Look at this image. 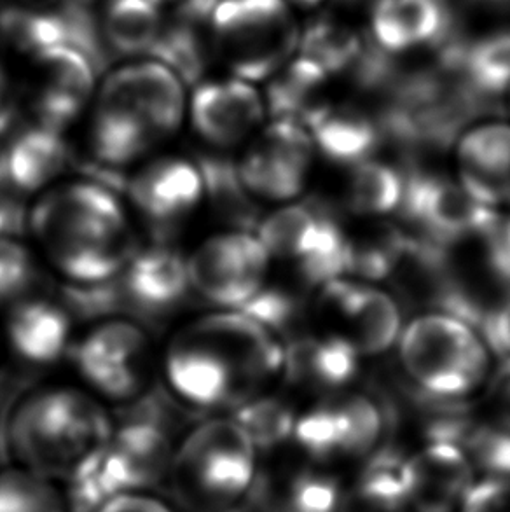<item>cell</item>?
Instances as JSON below:
<instances>
[{
    "mask_svg": "<svg viewBox=\"0 0 510 512\" xmlns=\"http://www.w3.org/2000/svg\"><path fill=\"white\" fill-rule=\"evenodd\" d=\"M271 327L245 310H214L182 322L159 353V373L177 401L212 415L261 397L283 371Z\"/></svg>",
    "mask_w": 510,
    "mask_h": 512,
    "instance_id": "1",
    "label": "cell"
},
{
    "mask_svg": "<svg viewBox=\"0 0 510 512\" xmlns=\"http://www.w3.org/2000/svg\"><path fill=\"white\" fill-rule=\"evenodd\" d=\"M133 215L109 187L63 179L34 196L27 228L49 270L76 285L111 282L125 270L133 243Z\"/></svg>",
    "mask_w": 510,
    "mask_h": 512,
    "instance_id": "2",
    "label": "cell"
},
{
    "mask_svg": "<svg viewBox=\"0 0 510 512\" xmlns=\"http://www.w3.org/2000/svg\"><path fill=\"white\" fill-rule=\"evenodd\" d=\"M184 83L154 58L128 63L105 77L86 112V146L95 161L133 168L166 151L187 123Z\"/></svg>",
    "mask_w": 510,
    "mask_h": 512,
    "instance_id": "3",
    "label": "cell"
},
{
    "mask_svg": "<svg viewBox=\"0 0 510 512\" xmlns=\"http://www.w3.org/2000/svg\"><path fill=\"white\" fill-rule=\"evenodd\" d=\"M116 423L77 381H48L14 402L4 425L7 462L69 486L98 457Z\"/></svg>",
    "mask_w": 510,
    "mask_h": 512,
    "instance_id": "4",
    "label": "cell"
},
{
    "mask_svg": "<svg viewBox=\"0 0 510 512\" xmlns=\"http://www.w3.org/2000/svg\"><path fill=\"white\" fill-rule=\"evenodd\" d=\"M259 448L235 416L212 415L173 446L165 493L184 512L245 504L259 483Z\"/></svg>",
    "mask_w": 510,
    "mask_h": 512,
    "instance_id": "5",
    "label": "cell"
},
{
    "mask_svg": "<svg viewBox=\"0 0 510 512\" xmlns=\"http://www.w3.org/2000/svg\"><path fill=\"white\" fill-rule=\"evenodd\" d=\"M69 359L77 383L107 406L144 397L159 371L151 336L130 319L91 324L77 334Z\"/></svg>",
    "mask_w": 510,
    "mask_h": 512,
    "instance_id": "6",
    "label": "cell"
},
{
    "mask_svg": "<svg viewBox=\"0 0 510 512\" xmlns=\"http://www.w3.org/2000/svg\"><path fill=\"white\" fill-rule=\"evenodd\" d=\"M287 0H221L212 18L214 56L249 83L275 76L299 46Z\"/></svg>",
    "mask_w": 510,
    "mask_h": 512,
    "instance_id": "7",
    "label": "cell"
},
{
    "mask_svg": "<svg viewBox=\"0 0 510 512\" xmlns=\"http://www.w3.org/2000/svg\"><path fill=\"white\" fill-rule=\"evenodd\" d=\"M470 327L455 315L430 313L413 320L402 334V366L428 397L451 401L483 381L488 355Z\"/></svg>",
    "mask_w": 510,
    "mask_h": 512,
    "instance_id": "8",
    "label": "cell"
},
{
    "mask_svg": "<svg viewBox=\"0 0 510 512\" xmlns=\"http://www.w3.org/2000/svg\"><path fill=\"white\" fill-rule=\"evenodd\" d=\"M173 446L175 441L154 423L116 425L90 467L67 486L77 512L114 495L165 492Z\"/></svg>",
    "mask_w": 510,
    "mask_h": 512,
    "instance_id": "9",
    "label": "cell"
},
{
    "mask_svg": "<svg viewBox=\"0 0 510 512\" xmlns=\"http://www.w3.org/2000/svg\"><path fill=\"white\" fill-rule=\"evenodd\" d=\"M186 263L196 296L215 310H247L266 289L271 256L259 236L229 229L196 243Z\"/></svg>",
    "mask_w": 510,
    "mask_h": 512,
    "instance_id": "10",
    "label": "cell"
},
{
    "mask_svg": "<svg viewBox=\"0 0 510 512\" xmlns=\"http://www.w3.org/2000/svg\"><path fill=\"white\" fill-rule=\"evenodd\" d=\"M130 170L125 201L135 221L156 229L182 228L205 203L203 173L184 154L166 149Z\"/></svg>",
    "mask_w": 510,
    "mask_h": 512,
    "instance_id": "11",
    "label": "cell"
},
{
    "mask_svg": "<svg viewBox=\"0 0 510 512\" xmlns=\"http://www.w3.org/2000/svg\"><path fill=\"white\" fill-rule=\"evenodd\" d=\"M313 149L315 144L303 123L275 119L242 147L236 165L238 184L255 200H292L306 184Z\"/></svg>",
    "mask_w": 510,
    "mask_h": 512,
    "instance_id": "12",
    "label": "cell"
},
{
    "mask_svg": "<svg viewBox=\"0 0 510 512\" xmlns=\"http://www.w3.org/2000/svg\"><path fill=\"white\" fill-rule=\"evenodd\" d=\"M95 65L72 46H55L32 56L28 111L37 125L67 133L86 118L95 97Z\"/></svg>",
    "mask_w": 510,
    "mask_h": 512,
    "instance_id": "13",
    "label": "cell"
},
{
    "mask_svg": "<svg viewBox=\"0 0 510 512\" xmlns=\"http://www.w3.org/2000/svg\"><path fill=\"white\" fill-rule=\"evenodd\" d=\"M264 114L259 91L235 76L198 84L187 102V125L194 137L221 153L247 146L261 130Z\"/></svg>",
    "mask_w": 510,
    "mask_h": 512,
    "instance_id": "14",
    "label": "cell"
},
{
    "mask_svg": "<svg viewBox=\"0 0 510 512\" xmlns=\"http://www.w3.org/2000/svg\"><path fill=\"white\" fill-rule=\"evenodd\" d=\"M402 208L427 231L428 238L444 245L486 233L500 224L493 208L474 198L462 184L435 173L416 172L406 180Z\"/></svg>",
    "mask_w": 510,
    "mask_h": 512,
    "instance_id": "15",
    "label": "cell"
},
{
    "mask_svg": "<svg viewBox=\"0 0 510 512\" xmlns=\"http://www.w3.org/2000/svg\"><path fill=\"white\" fill-rule=\"evenodd\" d=\"M2 348L30 367H51L69 357L76 341L70 313L55 299L37 292L4 310Z\"/></svg>",
    "mask_w": 510,
    "mask_h": 512,
    "instance_id": "16",
    "label": "cell"
},
{
    "mask_svg": "<svg viewBox=\"0 0 510 512\" xmlns=\"http://www.w3.org/2000/svg\"><path fill=\"white\" fill-rule=\"evenodd\" d=\"M322 305L332 319L345 324V338L359 353L385 352L399 336V306L373 287L332 280L325 284Z\"/></svg>",
    "mask_w": 510,
    "mask_h": 512,
    "instance_id": "17",
    "label": "cell"
},
{
    "mask_svg": "<svg viewBox=\"0 0 510 512\" xmlns=\"http://www.w3.org/2000/svg\"><path fill=\"white\" fill-rule=\"evenodd\" d=\"M446 0H383L373 9V39L392 55L441 48L455 34Z\"/></svg>",
    "mask_w": 510,
    "mask_h": 512,
    "instance_id": "18",
    "label": "cell"
},
{
    "mask_svg": "<svg viewBox=\"0 0 510 512\" xmlns=\"http://www.w3.org/2000/svg\"><path fill=\"white\" fill-rule=\"evenodd\" d=\"M221 0H177L170 18L163 20L151 58L165 63L184 81L196 79L214 60L212 18Z\"/></svg>",
    "mask_w": 510,
    "mask_h": 512,
    "instance_id": "19",
    "label": "cell"
},
{
    "mask_svg": "<svg viewBox=\"0 0 510 512\" xmlns=\"http://www.w3.org/2000/svg\"><path fill=\"white\" fill-rule=\"evenodd\" d=\"M0 163L9 186L37 196L63 180L69 165L65 133L32 123L7 142L0 153Z\"/></svg>",
    "mask_w": 510,
    "mask_h": 512,
    "instance_id": "20",
    "label": "cell"
},
{
    "mask_svg": "<svg viewBox=\"0 0 510 512\" xmlns=\"http://www.w3.org/2000/svg\"><path fill=\"white\" fill-rule=\"evenodd\" d=\"M119 277L131 303L149 313L170 312L191 292L186 256L168 245L135 250Z\"/></svg>",
    "mask_w": 510,
    "mask_h": 512,
    "instance_id": "21",
    "label": "cell"
},
{
    "mask_svg": "<svg viewBox=\"0 0 510 512\" xmlns=\"http://www.w3.org/2000/svg\"><path fill=\"white\" fill-rule=\"evenodd\" d=\"M462 186L474 198L495 207L510 200V126H477L458 142Z\"/></svg>",
    "mask_w": 510,
    "mask_h": 512,
    "instance_id": "22",
    "label": "cell"
},
{
    "mask_svg": "<svg viewBox=\"0 0 510 512\" xmlns=\"http://www.w3.org/2000/svg\"><path fill=\"white\" fill-rule=\"evenodd\" d=\"M472 485V462L462 448L430 443L409 458V500L418 509L448 512Z\"/></svg>",
    "mask_w": 510,
    "mask_h": 512,
    "instance_id": "23",
    "label": "cell"
},
{
    "mask_svg": "<svg viewBox=\"0 0 510 512\" xmlns=\"http://www.w3.org/2000/svg\"><path fill=\"white\" fill-rule=\"evenodd\" d=\"M303 125L308 126L313 144L327 160L341 165H359L369 160L385 135L380 119L350 105L322 104L308 114Z\"/></svg>",
    "mask_w": 510,
    "mask_h": 512,
    "instance_id": "24",
    "label": "cell"
},
{
    "mask_svg": "<svg viewBox=\"0 0 510 512\" xmlns=\"http://www.w3.org/2000/svg\"><path fill=\"white\" fill-rule=\"evenodd\" d=\"M359 369V350L341 334L303 336L285 350L283 371L290 383L304 388H338Z\"/></svg>",
    "mask_w": 510,
    "mask_h": 512,
    "instance_id": "25",
    "label": "cell"
},
{
    "mask_svg": "<svg viewBox=\"0 0 510 512\" xmlns=\"http://www.w3.org/2000/svg\"><path fill=\"white\" fill-rule=\"evenodd\" d=\"M329 214L327 208L315 203L283 207L262 219L255 235L271 259L301 263L315 247Z\"/></svg>",
    "mask_w": 510,
    "mask_h": 512,
    "instance_id": "26",
    "label": "cell"
},
{
    "mask_svg": "<svg viewBox=\"0 0 510 512\" xmlns=\"http://www.w3.org/2000/svg\"><path fill=\"white\" fill-rule=\"evenodd\" d=\"M159 7L156 0H109L102 23L107 48L126 56L149 55L165 20Z\"/></svg>",
    "mask_w": 510,
    "mask_h": 512,
    "instance_id": "27",
    "label": "cell"
},
{
    "mask_svg": "<svg viewBox=\"0 0 510 512\" xmlns=\"http://www.w3.org/2000/svg\"><path fill=\"white\" fill-rule=\"evenodd\" d=\"M0 512H77L69 488L21 465H0Z\"/></svg>",
    "mask_w": 510,
    "mask_h": 512,
    "instance_id": "28",
    "label": "cell"
},
{
    "mask_svg": "<svg viewBox=\"0 0 510 512\" xmlns=\"http://www.w3.org/2000/svg\"><path fill=\"white\" fill-rule=\"evenodd\" d=\"M329 74L304 56L292 58L273 76L268 90V111L275 119H294L303 123L315 111L318 97Z\"/></svg>",
    "mask_w": 510,
    "mask_h": 512,
    "instance_id": "29",
    "label": "cell"
},
{
    "mask_svg": "<svg viewBox=\"0 0 510 512\" xmlns=\"http://www.w3.org/2000/svg\"><path fill=\"white\" fill-rule=\"evenodd\" d=\"M458 69L472 90L484 98L500 97L510 90V30L465 42Z\"/></svg>",
    "mask_w": 510,
    "mask_h": 512,
    "instance_id": "30",
    "label": "cell"
},
{
    "mask_svg": "<svg viewBox=\"0 0 510 512\" xmlns=\"http://www.w3.org/2000/svg\"><path fill=\"white\" fill-rule=\"evenodd\" d=\"M366 42L353 28L346 27L345 23L332 18H320L313 21L299 37L297 51L332 76L352 70Z\"/></svg>",
    "mask_w": 510,
    "mask_h": 512,
    "instance_id": "31",
    "label": "cell"
},
{
    "mask_svg": "<svg viewBox=\"0 0 510 512\" xmlns=\"http://www.w3.org/2000/svg\"><path fill=\"white\" fill-rule=\"evenodd\" d=\"M406 180L395 168L381 161H362L355 165L348 180L346 201L359 215H385L402 205Z\"/></svg>",
    "mask_w": 510,
    "mask_h": 512,
    "instance_id": "32",
    "label": "cell"
},
{
    "mask_svg": "<svg viewBox=\"0 0 510 512\" xmlns=\"http://www.w3.org/2000/svg\"><path fill=\"white\" fill-rule=\"evenodd\" d=\"M350 240V273H359L360 277H390L393 266L399 261L406 247L407 235L390 224H381L367 229L364 235L348 238Z\"/></svg>",
    "mask_w": 510,
    "mask_h": 512,
    "instance_id": "33",
    "label": "cell"
},
{
    "mask_svg": "<svg viewBox=\"0 0 510 512\" xmlns=\"http://www.w3.org/2000/svg\"><path fill=\"white\" fill-rule=\"evenodd\" d=\"M255 499L261 502L266 512H339L341 493L339 485L332 478L306 472L290 483L282 499L273 502L266 486L257 483Z\"/></svg>",
    "mask_w": 510,
    "mask_h": 512,
    "instance_id": "34",
    "label": "cell"
},
{
    "mask_svg": "<svg viewBox=\"0 0 510 512\" xmlns=\"http://www.w3.org/2000/svg\"><path fill=\"white\" fill-rule=\"evenodd\" d=\"M41 259L32 243L11 235H0V308L34 294L39 282Z\"/></svg>",
    "mask_w": 510,
    "mask_h": 512,
    "instance_id": "35",
    "label": "cell"
},
{
    "mask_svg": "<svg viewBox=\"0 0 510 512\" xmlns=\"http://www.w3.org/2000/svg\"><path fill=\"white\" fill-rule=\"evenodd\" d=\"M336 406L343 427V455L360 457L373 450L385 430L383 409L364 395L339 399Z\"/></svg>",
    "mask_w": 510,
    "mask_h": 512,
    "instance_id": "36",
    "label": "cell"
},
{
    "mask_svg": "<svg viewBox=\"0 0 510 512\" xmlns=\"http://www.w3.org/2000/svg\"><path fill=\"white\" fill-rule=\"evenodd\" d=\"M355 490L393 506L409 500V458L393 448L376 451L362 471Z\"/></svg>",
    "mask_w": 510,
    "mask_h": 512,
    "instance_id": "37",
    "label": "cell"
},
{
    "mask_svg": "<svg viewBox=\"0 0 510 512\" xmlns=\"http://www.w3.org/2000/svg\"><path fill=\"white\" fill-rule=\"evenodd\" d=\"M235 418L249 432L259 451L273 450L294 436L296 420L292 409L276 399L259 397L238 409Z\"/></svg>",
    "mask_w": 510,
    "mask_h": 512,
    "instance_id": "38",
    "label": "cell"
},
{
    "mask_svg": "<svg viewBox=\"0 0 510 512\" xmlns=\"http://www.w3.org/2000/svg\"><path fill=\"white\" fill-rule=\"evenodd\" d=\"M297 443L318 460L343 455V427L336 402L311 409L294 427Z\"/></svg>",
    "mask_w": 510,
    "mask_h": 512,
    "instance_id": "39",
    "label": "cell"
},
{
    "mask_svg": "<svg viewBox=\"0 0 510 512\" xmlns=\"http://www.w3.org/2000/svg\"><path fill=\"white\" fill-rule=\"evenodd\" d=\"M458 448L490 476L510 479V430L470 422Z\"/></svg>",
    "mask_w": 510,
    "mask_h": 512,
    "instance_id": "40",
    "label": "cell"
},
{
    "mask_svg": "<svg viewBox=\"0 0 510 512\" xmlns=\"http://www.w3.org/2000/svg\"><path fill=\"white\" fill-rule=\"evenodd\" d=\"M462 512H510V479L490 476L470 485L463 495Z\"/></svg>",
    "mask_w": 510,
    "mask_h": 512,
    "instance_id": "41",
    "label": "cell"
},
{
    "mask_svg": "<svg viewBox=\"0 0 510 512\" xmlns=\"http://www.w3.org/2000/svg\"><path fill=\"white\" fill-rule=\"evenodd\" d=\"M88 512H184L165 492L114 495L98 502Z\"/></svg>",
    "mask_w": 510,
    "mask_h": 512,
    "instance_id": "42",
    "label": "cell"
},
{
    "mask_svg": "<svg viewBox=\"0 0 510 512\" xmlns=\"http://www.w3.org/2000/svg\"><path fill=\"white\" fill-rule=\"evenodd\" d=\"M479 327L495 352L510 357V298L491 308Z\"/></svg>",
    "mask_w": 510,
    "mask_h": 512,
    "instance_id": "43",
    "label": "cell"
},
{
    "mask_svg": "<svg viewBox=\"0 0 510 512\" xmlns=\"http://www.w3.org/2000/svg\"><path fill=\"white\" fill-rule=\"evenodd\" d=\"M488 402L497 418L498 427L510 430V359L505 360L493 376Z\"/></svg>",
    "mask_w": 510,
    "mask_h": 512,
    "instance_id": "44",
    "label": "cell"
},
{
    "mask_svg": "<svg viewBox=\"0 0 510 512\" xmlns=\"http://www.w3.org/2000/svg\"><path fill=\"white\" fill-rule=\"evenodd\" d=\"M339 512H402V507L373 499L366 493L355 490L345 500H341Z\"/></svg>",
    "mask_w": 510,
    "mask_h": 512,
    "instance_id": "45",
    "label": "cell"
},
{
    "mask_svg": "<svg viewBox=\"0 0 510 512\" xmlns=\"http://www.w3.org/2000/svg\"><path fill=\"white\" fill-rule=\"evenodd\" d=\"M215 512H266L264 511V507H262L261 502L255 499L254 495L250 497L245 504H240V506L229 507V509H222V511Z\"/></svg>",
    "mask_w": 510,
    "mask_h": 512,
    "instance_id": "46",
    "label": "cell"
},
{
    "mask_svg": "<svg viewBox=\"0 0 510 512\" xmlns=\"http://www.w3.org/2000/svg\"><path fill=\"white\" fill-rule=\"evenodd\" d=\"M498 235H500V242L504 245L505 252H507L510 257V219L505 222V224H500Z\"/></svg>",
    "mask_w": 510,
    "mask_h": 512,
    "instance_id": "47",
    "label": "cell"
},
{
    "mask_svg": "<svg viewBox=\"0 0 510 512\" xmlns=\"http://www.w3.org/2000/svg\"><path fill=\"white\" fill-rule=\"evenodd\" d=\"M7 102V81L6 76H4V72L0 69V116H2V112L6 109Z\"/></svg>",
    "mask_w": 510,
    "mask_h": 512,
    "instance_id": "48",
    "label": "cell"
},
{
    "mask_svg": "<svg viewBox=\"0 0 510 512\" xmlns=\"http://www.w3.org/2000/svg\"><path fill=\"white\" fill-rule=\"evenodd\" d=\"M346 4H357V6L376 7L381 4L383 0H345Z\"/></svg>",
    "mask_w": 510,
    "mask_h": 512,
    "instance_id": "49",
    "label": "cell"
},
{
    "mask_svg": "<svg viewBox=\"0 0 510 512\" xmlns=\"http://www.w3.org/2000/svg\"><path fill=\"white\" fill-rule=\"evenodd\" d=\"M289 4H297V6H315V4H320L322 0H287Z\"/></svg>",
    "mask_w": 510,
    "mask_h": 512,
    "instance_id": "50",
    "label": "cell"
},
{
    "mask_svg": "<svg viewBox=\"0 0 510 512\" xmlns=\"http://www.w3.org/2000/svg\"><path fill=\"white\" fill-rule=\"evenodd\" d=\"M484 4H493V6H510V0H481Z\"/></svg>",
    "mask_w": 510,
    "mask_h": 512,
    "instance_id": "51",
    "label": "cell"
},
{
    "mask_svg": "<svg viewBox=\"0 0 510 512\" xmlns=\"http://www.w3.org/2000/svg\"><path fill=\"white\" fill-rule=\"evenodd\" d=\"M4 182V173H2V163H0V184Z\"/></svg>",
    "mask_w": 510,
    "mask_h": 512,
    "instance_id": "52",
    "label": "cell"
},
{
    "mask_svg": "<svg viewBox=\"0 0 510 512\" xmlns=\"http://www.w3.org/2000/svg\"><path fill=\"white\" fill-rule=\"evenodd\" d=\"M158 4H163V2H173V0H156Z\"/></svg>",
    "mask_w": 510,
    "mask_h": 512,
    "instance_id": "53",
    "label": "cell"
},
{
    "mask_svg": "<svg viewBox=\"0 0 510 512\" xmlns=\"http://www.w3.org/2000/svg\"><path fill=\"white\" fill-rule=\"evenodd\" d=\"M416 512H435V511H425V509H418Z\"/></svg>",
    "mask_w": 510,
    "mask_h": 512,
    "instance_id": "54",
    "label": "cell"
},
{
    "mask_svg": "<svg viewBox=\"0 0 510 512\" xmlns=\"http://www.w3.org/2000/svg\"><path fill=\"white\" fill-rule=\"evenodd\" d=\"M0 350H2V338H0Z\"/></svg>",
    "mask_w": 510,
    "mask_h": 512,
    "instance_id": "55",
    "label": "cell"
}]
</instances>
